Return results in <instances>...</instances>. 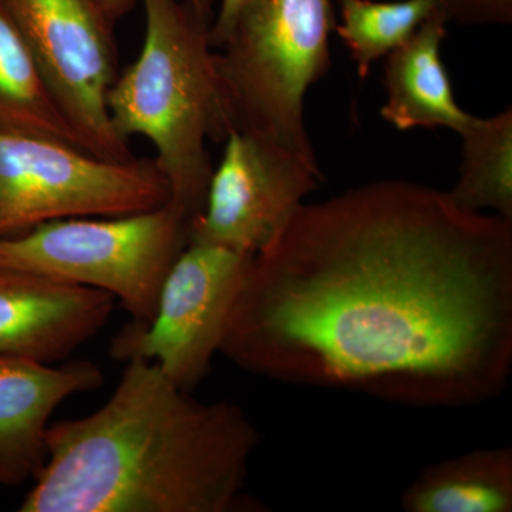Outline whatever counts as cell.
<instances>
[{
    "label": "cell",
    "mask_w": 512,
    "mask_h": 512,
    "mask_svg": "<svg viewBox=\"0 0 512 512\" xmlns=\"http://www.w3.org/2000/svg\"><path fill=\"white\" fill-rule=\"evenodd\" d=\"M99 366L73 360L63 366L0 357V485L33 480L46 460L53 413L70 397L99 389Z\"/></svg>",
    "instance_id": "cell-11"
},
{
    "label": "cell",
    "mask_w": 512,
    "mask_h": 512,
    "mask_svg": "<svg viewBox=\"0 0 512 512\" xmlns=\"http://www.w3.org/2000/svg\"><path fill=\"white\" fill-rule=\"evenodd\" d=\"M460 136V171L448 197L463 210H491L512 221V107L474 117Z\"/></svg>",
    "instance_id": "cell-15"
},
{
    "label": "cell",
    "mask_w": 512,
    "mask_h": 512,
    "mask_svg": "<svg viewBox=\"0 0 512 512\" xmlns=\"http://www.w3.org/2000/svg\"><path fill=\"white\" fill-rule=\"evenodd\" d=\"M248 0H220V9L215 13L210 28L211 45L218 49L225 42L239 10Z\"/></svg>",
    "instance_id": "cell-18"
},
{
    "label": "cell",
    "mask_w": 512,
    "mask_h": 512,
    "mask_svg": "<svg viewBox=\"0 0 512 512\" xmlns=\"http://www.w3.org/2000/svg\"><path fill=\"white\" fill-rule=\"evenodd\" d=\"M168 200L154 160H103L55 138L0 131V237L63 218L150 211Z\"/></svg>",
    "instance_id": "cell-6"
},
{
    "label": "cell",
    "mask_w": 512,
    "mask_h": 512,
    "mask_svg": "<svg viewBox=\"0 0 512 512\" xmlns=\"http://www.w3.org/2000/svg\"><path fill=\"white\" fill-rule=\"evenodd\" d=\"M185 2L194 9V12L197 13L202 20H205V22L210 23L211 25L215 16V0H185Z\"/></svg>",
    "instance_id": "cell-20"
},
{
    "label": "cell",
    "mask_w": 512,
    "mask_h": 512,
    "mask_svg": "<svg viewBox=\"0 0 512 512\" xmlns=\"http://www.w3.org/2000/svg\"><path fill=\"white\" fill-rule=\"evenodd\" d=\"M137 2H140V0H94V3L99 6L101 12L113 25H116L121 18L128 15L137 5Z\"/></svg>",
    "instance_id": "cell-19"
},
{
    "label": "cell",
    "mask_w": 512,
    "mask_h": 512,
    "mask_svg": "<svg viewBox=\"0 0 512 512\" xmlns=\"http://www.w3.org/2000/svg\"><path fill=\"white\" fill-rule=\"evenodd\" d=\"M113 302L97 289L0 268V357L66 359L104 328Z\"/></svg>",
    "instance_id": "cell-10"
},
{
    "label": "cell",
    "mask_w": 512,
    "mask_h": 512,
    "mask_svg": "<svg viewBox=\"0 0 512 512\" xmlns=\"http://www.w3.org/2000/svg\"><path fill=\"white\" fill-rule=\"evenodd\" d=\"M146 32L137 59L107 94L121 140L143 137L156 150L170 202L191 222L204 210L212 171L207 141L234 130L210 23L185 0H140Z\"/></svg>",
    "instance_id": "cell-3"
},
{
    "label": "cell",
    "mask_w": 512,
    "mask_h": 512,
    "mask_svg": "<svg viewBox=\"0 0 512 512\" xmlns=\"http://www.w3.org/2000/svg\"><path fill=\"white\" fill-rule=\"evenodd\" d=\"M0 131L55 138L86 150L53 99L8 0H0Z\"/></svg>",
    "instance_id": "cell-14"
},
{
    "label": "cell",
    "mask_w": 512,
    "mask_h": 512,
    "mask_svg": "<svg viewBox=\"0 0 512 512\" xmlns=\"http://www.w3.org/2000/svg\"><path fill=\"white\" fill-rule=\"evenodd\" d=\"M338 5L340 22L333 32L348 47L360 79H366L373 63L403 45L427 19L441 12L439 0H338Z\"/></svg>",
    "instance_id": "cell-16"
},
{
    "label": "cell",
    "mask_w": 512,
    "mask_h": 512,
    "mask_svg": "<svg viewBox=\"0 0 512 512\" xmlns=\"http://www.w3.org/2000/svg\"><path fill=\"white\" fill-rule=\"evenodd\" d=\"M8 3L53 99L84 148L103 160H133L107 107V94L120 73L113 23L94 0Z\"/></svg>",
    "instance_id": "cell-8"
},
{
    "label": "cell",
    "mask_w": 512,
    "mask_h": 512,
    "mask_svg": "<svg viewBox=\"0 0 512 512\" xmlns=\"http://www.w3.org/2000/svg\"><path fill=\"white\" fill-rule=\"evenodd\" d=\"M447 23L443 13H434L386 56L383 84L387 100L380 114L397 130L444 127L461 134L474 120L454 99L453 84L441 59Z\"/></svg>",
    "instance_id": "cell-12"
},
{
    "label": "cell",
    "mask_w": 512,
    "mask_h": 512,
    "mask_svg": "<svg viewBox=\"0 0 512 512\" xmlns=\"http://www.w3.org/2000/svg\"><path fill=\"white\" fill-rule=\"evenodd\" d=\"M335 25L332 0H248L217 52L234 130L318 171L303 107L309 87L328 73Z\"/></svg>",
    "instance_id": "cell-4"
},
{
    "label": "cell",
    "mask_w": 512,
    "mask_h": 512,
    "mask_svg": "<svg viewBox=\"0 0 512 512\" xmlns=\"http://www.w3.org/2000/svg\"><path fill=\"white\" fill-rule=\"evenodd\" d=\"M444 16L460 25H511L512 0H439Z\"/></svg>",
    "instance_id": "cell-17"
},
{
    "label": "cell",
    "mask_w": 512,
    "mask_h": 512,
    "mask_svg": "<svg viewBox=\"0 0 512 512\" xmlns=\"http://www.w3.org/2000/svg\"><path fill=\"white\" fill-rule=\"evenodd\" d=\"M224 143L204 210L191 222L190 242L255 256L284 231L323 174L247 131H229Z\"/></svg>",
    "instance_id": "cell-9"
},
{
    "label": "cell",
    "mask_w": 512,
    "mask_h": 512,
    "mask_svg": "<svg viewBox=\"0 0 512 512\" xmlns=\"http://www.w3.org/2000/svg\"><path fill=\"white\" fill-rule=\"evenodd\" d=\"M259 434L237 404L204 403L130 360L96 412L50 424L19 512H235Z\"/></svg>",
    "instance_id": "cell-2"
},
{
    "label": "cell",
    "mask_w": 512,
    "mask_h": 512,
    "mask_svg": "<svg viewBox=\"0 0 512 512\" xmlns=\"http://www.w3.org/2000/svg\"><path fill=\"white\" fill-rule=\"evenodd\" d=\"M406 512H511L512 448H478L431 464L404 490Z\"/></svg>",
    "instance_id": "cell-13"
},
{
    "label": "cell",
    "mask_w": 512,
    "mask_h": 512,
    "mask_svg": "<svg viewBox=\"0 0 512 512\" xmlns=\"http://www.w3.org/2000/svg\"><path fill=\"white\" fill-rule=\"evenodd\" d=\"M254 256L188 242L165 276L154 315L128 323L111 340L114 360L156 363L191 393L220 353L222 336Z\"/></svg>",
    "instance_id": "cell-7"
},
{
    "label": "cell",
    "mask_w": 512,
    "mask_h": 512,
    "mask_svg": "<svg viewBox=\"0 0 512 512\" xmlns=\"http://www.w3.org/2000/svg\"><path fill=\"white\" fill-rule=\"evenodd\" d=\"M188 242L190 221L167 202L119 217L63 218L0 237V268L110 293L133 320L146 322Z\"/></svg>",
    "instance_id": "cell-5"
},
{
    "label": "cell",
    "mask_w": 512,
    "mask_h": 512,
    "mask_svg": "<svg viewBox=\"0 0 512 512\" xmlns=\"http://www.w3.org/2000/svg\"><path fill=\"white\" fill-rule=\"evenodd\" d=\"M220 353L394 403L493 400L512 369V221L397 180L303 204L252 258Z\"/></svg>",
    "instance_id": "cell-1"
}]
</instances>
